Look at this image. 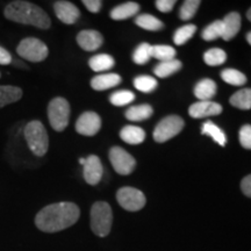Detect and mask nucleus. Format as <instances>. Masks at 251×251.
<instances>
[{"instance_id":"nucleus-3","label":"nucleus","mask_w":251,"mask_h":251,"mask_svg":"<svg viewBox=\"0 0 251 251\" xmlns=\"http://www.w3.org/2000/svg\"><path fill=\"white\" fill-rule=\"evenodd\" d=\"M28 147L35 156H45L49 148V137L42 122L33 120L28 122L24 130Z\"/></svg>"},{"instance_id":"nucleus-34","label":"nucleus","mask_w":251,"mask_h":251,"mask_svg":"<svg viewBox=\"0 0 251 251\" xmlns=\"http://www.w3.org/2000/svg\"><path fill=\"white\" fill-rule=\"evenodd\" d=\"M135 99V94L131 92V91H127V90H122V91H118V92L113 93L111 96V102L114 106H126L128 103H130L131 101H134Z\"/></svg>"},{"instance_id":"nucleus-29","label":"nucleus","mask_w":251,"mask_h":251,"mask_svg":"<svg viewBox=\"0 0 251 251\" xmlns=\"http://www.w3.org/2000/svg\"><path fill=\"white\" fill-rule=\"evenodd\" d=\"M152 46H150L149 43H141V45L135 49L133 54V61L136 63V64H146L148 63L150 58L152 57L151 52Z\"/></svg>"},{"instance_id":"nucleus-14","label":"nucleus","mask_w":251,"mask_h":251,"mask_svg":"<svg viewBox=\"0 0 251 251\" xmlns=\"http://www.w3.org/2000/svg\"><path fill=\"white\" fill-rule=\"evenodd\" d=\"M77 43L86 51H96L103 43V37L98 30H81L77 35Z\"/></svg>"},{"instance_id":"nucleus-31","label":"nucleus","mask_w":251,"mask_h":251,"mask_svg":"<svg viewBox=\"0 0 251 251\" xmlns=\"http://www.w3.org/2000/svg\"><path fill=\"white\" fill-rule=\"evenodd\" d=\"M152 57H155L161 62H166L175 59L176 50L170 46H152L151 48Z\"/></svg>"},{"instance_id":"nucleus-35","label":"nucleus","mask_w":251,"mask_h":251,"mask_svg":"<svg viewBox=\"0 0 251 251\" xmlns=\"http://www.w3.org/2000/svg\"><path fill=\"white\" fill-rule=\"evenodd\" d=\"M199 0H186V1H184V4L180 7L179 11V18L184 21L192 19L194 17V14L197 13L198 8H199Z\"/></svg>"},{"instance_id":"nucleus-8","label":"nucleus","mask_w":251,"mask_h":251,"mask_svg":"<svg viewBox=\"0 0 251 251\" xmlns=\"http://www.w3.org/2000/svg\"><path fill=\"white\" fill-rule=\"evenodd\" d=\"M117 200L122 208L128 212H137L146 206L147 199L142 191L134 187H121L117 193Z\"/></svg>"},{"instance_id":"nucleus-43","label":"nucleus","mask_w":251,"mask_h":251,"mask_svg":"<svg viewBox=\"0 0 251 251\" xmlns=\"http://www.w3.org/2000/svg\"><path fill=\"white\" fill-rule=\"evenodd\" d=\"M85 161H86V158H79V163L81 165L85 164Z\"/></svg>"},{"instance_id":"nucleus-20","label":"nucleus","mask_w":251,"mask_h":251,"mask_svg":"<svg viewBox=\"0 0 251 251\" xmlns=\"http://www.w3.org/2000/svg\"><path fill=\"white\" fill-rule=\"evenodd\" d=\"M140 11V5L137 2L128 1L114 7L111 11V18L113 20H125L137 14Z\"/></svg>"},{"instance_id":"nucleus-13","label":"nucleus","mask_w":251,"mask_h":251,"mask_svg":"<svg viewBox=\"0 0 251 251\" xmlns=\"http://www.w3.org/2000/svg\"><path fill=\"white\" fill-rule=\"evenodd\" d=\"M222 113V106L218 102L209 101H198L188 108V114L194 119H202L213 115H219Z\"/></svg>"},{"instance_id":"nucleus-4","label":"nucleus","mask_w":251,"mask_h":251,"mask_svg":"<svg viewBox=\"0 0 251 251\" xmlns=\"http://www.w3.org/2000/svg\"><path fill=\"white\" fill-rule=\"evenodd\" d=\"M91 229L97 236L106 237L112 229L113 213L109 203L97 201L91 208Z\"/></svg>"},{"instance_id":"nucleus-7","label":"nucleus","mask_w":251,"mask_h":251,"mask_svg":"<svg viewBox=\"0 0 251 251\" xmlns=\"http://www.w3.org/2000/svg\"><path fill=\"white\" fill-rule=\"evenodd\" d=\"M184 120L178 115L166 117L156 126L153 130V140L158 143H164L176 135H178L183 129Z\"/></svg>"},{"instance_id":"nucleus-33","label":"nucleus","mask_w":251,"mask_h":251,"mask_svg":"<svg viewBox=\"0 0 251 251\" xmlns=\"http://www.w3.org/2000/svg\"><path fill=\"white\" fill-rule=\"evenodd\" d=\"M222 30H224L222 20H216L203 29L201 36L205 41H214L219 37H222Z\"/></svg>"},{"instance_id":"nucleus-9","label":"nucleus","mask_w":251,"mask_h":251,"mask_svg":"<svg viewBox=\"0 0 251 251\" xmlns=\"http://www.w3.org/2000/svg\"><path fill=\"white\" fill-rule=\"evenodd\" d=\"M109 161H111L114 170L122 176L131 174L136 165L134 157L120 147H113L109 150Z\"/></svg>"},{"instance_id":"nucleus-24","label":"nucleus","mask_w":251,"mask_h":251,"mask_svg":"<svg viewBox=\"0 0 251 251\" xmlns=\"http://www.w3.org/2000/svg\"><path fill=\"white\" fill-rule=\"evenodd\" d=\"M201 134L208 135L211 136L213 140L215 141L216 143L220 144L221 147H225L226 143H227V137H226V134L222 131L221 128H219L215 124H213L212 121H207L202 125Z\"/></svg>"},{"instance_id":"nucleus-32","label":"nucleus","mask_w":251,"mask_h":251,"mask_svg":"<svg viewBox=\"0 0 251 251\" xmlns=\"http://www.w3.org/2000/svg\"><path fill=\"white\" fill-rule=\"evenodd\" d=\"M197 31V27L194 25H186L179 28L174 35V42L177 46H181L184 43H186L188 40L194 35V33Z\"/></svg>"},{"instance_id":"nucleus-41","label":"nucleus","mask_w":251,"mask_h":251,"mask_svg":"<svg viewBox=\"0 0 251 251\" xmlns=\"http://www.w3.org/2000/svg\"><path fill=\"white\" fill-rule=\"evenodd\" d=\"M247 41H248V43H249V45L251 46V31H250V33L247 34Z\"/></svg>"},{"instance_id":"nucleus-10","label":"nucleus","mask_w":251,"mask_h":251,"mask_svg":"<svg viewBox=\"0 0 251 251\" xmlns=\"http://www.w3.org/2000/svg\"><path fill=\"white\" fill-rule=\"evenodd\" d=\"M101 128V119L97 113L85 112L78 118L76 122V130L84 136H93Z\"/></svg>"},{"instance_id":"nucleus-19","label":"nucleus","mask_w":251,"mask_h":251,"mask_svg":"<svg viewBox=\"0 0 251 251\" xmlns=\"http://www.w3.org/2000/svg\"><path fill=\"white\" fill-rule=\"evenodd\" d=\"M23 98V90L12 85H0V108Z\"/></svg>"},{"instance_id":"nucleus-17","label":"nucleus","mask_w":251,"mask_h":251,"mask_svg":"<svg viewBox=\"0 0 251 251\" xmlns=\"http://www.w3.org/2000/svg\"><path fill=\"white\" fill-rule=\"evenodd\" d=\"M216 91H218V86H216L215 81L209 78H205L197 84L194 94L200 101H209L216 94Z\"/></svg>"},{"instance_id":"nucleus-23","label":"nucleus","mask_w":251,"mask_h":251,"mask_svg":"<svg viewBox=\"0 0 251 251\" xmlns=\"http://www.w3.org/2000/svg\"><path fill=\"white\" fill-rule=\"evenodd\" d=\"M181 69V62L178 59H171V61L166 62H159V64H157L155 67V75L158 78H166L171 75L176 74Z\"/></svg>"},{"instance_id":"nucleus-22","label":"nucleus","mask_w":251,"mask_h":251,"mask_svg":"<svg viewBox=\"0 0 251 251\" xmlns=\"http://www.w3.org/2000/svg\"><path fill=\"white\" fill-rule=\"evenodd\" d=\"M153 109L150 105H139L129 107L126 111V118L129 121L147 120L152 115Z\"/></svg>"},{"instance_id":"nucleus-27","label":"nucleus","mask_w":251,"mask_h":251,"mask_svg":"<svg viewBox=\"0 0 251 251\" xmlns=\"http://www.w3.org/2000/svg\"><path fill=\"white\" fill-rule=\"evenodd\" d=\"M203 61L209 67H218V65L224 64L227 61V54H226L225 50L220 48L209 49L203 55Z\"/></svg>"},{"instance_id":"nucleus-15","label":"nucleus","mask_w":251,"mask_h":251,"mask_svg":"<svg viewBox=\"0 0 251 251\" xmlns=\"http://www.w3.org/2000/svg\"><path fill=\"white\" fill-rule=\"evenodd\" d=\"M222 39L225 41H230L237 35L241 28V15L236 12H231L226 15V18L222 20Z\"/></svg>"},{"instance_id":"nucleus-18","label":"nucleus","mask_w":251,"mask_h":251,"mask_svg":"<svg viewBox=\"0 0 251 251\" xmlns=\"http://www.w3.org/2000/svg\"><path fill=\"white\" fill-rule=\"evenodd\" d=\"M120 137L128 144H140L146 139V131L136 126H126L120 131Z\"/></svg>"},{"instance_id":"nucleus-21","label":"nucleus","mask_w":251,"mask_h":251,"mask_svg":"<svg viewBox=\"0 0 251 251\" xmlns=\"http://www.w3.org/2000/svg\"><path fill=\"white\" fill-rule=\"evenodd\" d=\"M89 65L93 71L101 72V71L109 70V69H112L113 67H114L115 61L111 55L99 54V55H96V56H93V57L90 58Z\"/></svg>"},{"instance_id":"nucleus-1","label":"nucleus","mask_w":251,"mask_h":251,"mask_svg":"<svg viewBox=\"0 0 251 251\" xmlns=\"http://www.w3.org/2000/svg\"><path fill=\"white\" fill-rule=\"evenodd\" d=\"M80 209L74 202H56L43 207L35 216V225L41 231L57 233L78 221Z\"/></svg>"},{"instance_id":"nucleus-26","label":"nucleus","mask_w":251,"mask_h":251,"mask_svg":"<svg viewBox=\"0 0 251 251\" xmlns=\"http://www.w3.org/2000/svg\"><path fill=\"white\" fill-rule=\"evenodd\" d=\"M230 103L234 107L240 109L251 108V89H242L233 94L230 98Z\"/></svg>"},{"instance_id":"nucleus-39","label":"nucleus","mask_w":251,"mask_h":251,"mask_svg":"<svg viewBox=\"0 0 251 251\" xmlns=\"http://www.w3.org/2000/svg\"><path fill=\"white\" fill-rule=\"evenodd\" d=\"M241 190H242L244 196L251 198V175L244 177L241 181Z\"/></svg>"},{"instance_id":"nucleus-2","label":"nucleus","mask_w":251,"mask_h":251,"mask_svg":"<svg viewBox=\"0 0 251 251\" xmlns=\"http://www.w3.org/2000/svg\"><path fill=\"white\" fill-rule=\"evenodd\" d=\"M5 18L14 23L30 25L40 29H49L51 20L49 15L40 6L31 4L29 1L17 0L12 1L5 7Z\"/></svg>"},{"instance_id":"nucleus-42","label":"nucleus","mask_w":251,"mask_h":251,"mask_svg":"<svg viewBox=\"0 0 251 251\" xmlns=\"http://www.w3.org/2000/svg\"><path fill=\"white\" fill-rule=\"evenodd\" d=\"M247 18H248V20H249L250 23H251V8L247 12Z\"/></svg>"},{"instance_id":"nucleus-25","label":"nucleus","mask_w":251,"mask_h":251,"mask_svg":"<svg viewBox=\"0 0 251 251\" xmlns=\"http://www.w3.org/2000/svg\"><path fill=\"white\" fill-rule=\"evenodd\" d=\"M135 24L137 26L143 28L146 30H151V31H157L161 30L164 25L161 20L153 17L151 14H141L139 17H136L135 19Z\"/></svg>"},{"instance_id":"nucleus-40","label":"nucleus","mask_w":251,"mask_h":251,"mask_svg":"<svg viewBox=\"0 0 251 251\" xmlns=\"http://www.w3.org/2000/svg\"><path fill=\"white\" fill-rule=\"evenodd\" d=\"M12 63V56L9 52L2 47H0V64L1 65H8Z\"/></svg>"},{"instance_id":"nucleus-38","label":"nucleus","mask_w":251,"mask_h":251,"mask_svg":"<svg viewBox=\"0 0 251 251\" xmlns=\"http://www.w3.org/2000/svg\"><path fill=\"white\" fill-rule=\"evenodd\" d=\"M83 4L92 13H98L102 6V2L100 0H83Z\"/></svg>"},{"instance_id":"nucleus-12","label":"nucleus","mask_w":251,"mask_h":251,"mask_svg":"<svg viewBox=\"0 0 251 251\" xmlns=\"http://www.w3.org/2000/svg\"><path fill=\"white\" fill-rule=\"evenodd\" d=\"M54 11L56 17L65 25L75 24L80 17V11L77 6L65 0L56 1L54 4Z\"/></svg>"},{"instance_id":"nucleus-37","label":"nucleus","mask_w":251,"mask_h":251,"mask_svg":"<svg viewBox=\"0 0 251 251\" xmlns=\"http://www.w3.org/2000/svg\"><path fill=\"white\" fill-rule=\"evenodd\" d=\"M175 0H157L156 1V7L162 13H169L175 7Z\"/></svg>"},{"instance_id":"nucleus-30","label":"nucleus","mask_w":251,"mask_h":251,"mask_svg":"<svg viewBox=\"0 0 251 251\" xmlns=\"http://www.w3.org/2000/svg\"><path fill=\"white\" fill-rule=\"evenodd\" d=\"M157 85H158L157 80L153 77L150 76H140L134 79L135 89H137L141 91V92L144 93L152 92V91L157 87Z\"/></svg>"},{"instance_id":"nucleus-16","label":"nucleus","mask_w":251,"mask_h":251,"mask_svg":"<svg viewBox=\"0 0 251 251\" xmlns=\"http://www.w3.org/2000/svg\"><path fill=\"white\" fill-rule=\"evenodd\" d=\"M121 83V77L117 74H103L92 78L91 86L96 91H105L118 86Z\"/></svg>"},{"instance_id":"nucleus-5","label":"nucleus","mask_w":251,"mask_h":251,"mask_svg":"<svg viewBox=\"0 0 251 251\" xmlns=\"http://www.w3.org/2000/svg\"><path fill=\"white\" fill-rule=\"evenodd\" d=\"M48 119L50 126L56 131H63L69 125L70 119V103L67 99L57 97L48 105Z\"/></svg>"},{"instance_id":"nucleus-11","label":"nucleus","mask_w":251,"mask_h":251,"mask_svg":"<svg viewBox=\"0 0 251 251\" xmlns=\"http://www.w3.org/2000/svg\"><path fill=\"white\" fill-rule=\"evenodd\" d=\"M84 166V179L87 184L97 185L101 180L103 175L102 163L96 155H90L86 158Z\"/></svg>"},{"instance_id":"nucleus-6","label":"nucleus","mask_w":251,"mask_h":251,"mask_svg":"<svg viewBox=\"0 0 251 251\" xmlns=\"http://www.w3.org/2000/svg\"><path fill=\"white\" fill-rule=\"evenodd\" d=\"M17 52L20 57L33 63L45 61L49 55V49L45 42L35 37H27L19 43Z\"/></svg>"},{"instance_id":"nucleus-36","label":"nucleus","mask_w":251,"mask_h":251,"mask_svg":"<svg viewBox=\"0 0 251 251\" xmlns=\"http://www.w3.org/2000/svg\"><path fill=\"white\" fill-rule=\"evenodd\" d=\"M240 143L244 149L251 150V126L244 125L240 129Z\"/></svg>"},{"instance_id":"nucleus-28","label":"nucleus","mask_w":251,"mask_h":251,"mask_svg":"<svg viewBox=\"0 0 251 251\" xmlns=\"http://www.w3.org/2000/svg\"><path fill=\"white\" fill-rule=\"evenodd\" d=\"M221 78L226 83L234 86H242L247 83L246 75L242 74L241 71L235 70V69H225L221 72Z\"/></svg>"}]
</instances>
